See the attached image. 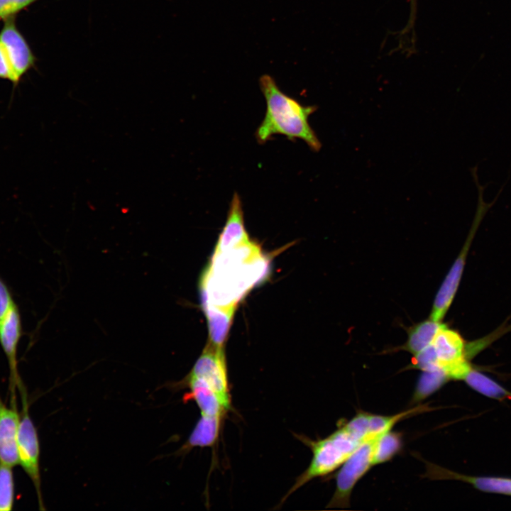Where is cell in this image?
Here are the masks:
<instances>
[{
  "label": "cell",
  "instance_id": "obj_17",
  "mask_svg": "<svg viewBox=\"0 0 511 511\" xmlns=\"http://www.w3.org/2000/svg\"><path fill=\"white\" fill-rule=\"evenodd\" d=\"M208 322L209 340L214 346L223 348L231 324L234 310L212 306L204 307Z\"/></svg>",
  "mask_w": 511,
  "mask_h": 511
},
{
  "label": "cell",
  "instance_id": "obj_23",
  "mask_svg": "<svg viewBox=\"0 0 511 511\" xmlns=\"http://www.w3.org/2000/svg\"><path fill=\"white\" fill-rule=\"evenodd\" d=\"M38 0H0V21H5L26 9Z\"/></svg>",
  "mask_w": 511,
  "mask_h": 511
},
{
  "label": "cell",
  "instance_id": "obj_4",
  "mask_svg": "<svg viewBox=\"0 0 511 511\" xmlns=\"http://www.w3.org/2000/svg\"><path fill=\"white\" fill-rule=\"evenodd\" d=\"M476 187L478 194L475 217L466 243L449 270L434 298L429 317L434 321L441 322L451 306L458 290L466 264V256L475 233L484 216L499 197L498 194L495 199L491 202H485L483 199L485 187L479 183L476 184Z\"/></svg>",
  "mask_w": 511,
  "mask_h": 511
},
{
  "label": "cell",
  "instance_id": "obj_19",
  "mask_svg": "<svg viewBox=\"0 0 511 511\" xmlns=\"http://www.w3.org/2000/svg\"><path fill=\"white\" fill-rule=\"evenodd\" d=\"M451 378L443 369L422 371L417 383L412 402L418 403L437 391Z\"/></svg>",
  "mask_w": 511,
  "mask_h": 511
},
{
  "label": "cell",
  "instance_id": "obj_3",
  "mask_svg": "<svg viewBox=\"0 0 511 511\" xmlns=\"http://www.w3.org/2000/svg\"><path fill=\"white\" fill-rule=\"evenodd\" d=\"M312 452L307 468L295 480L282 502L302 486L317 477L325 476L339 468L362 443L352 436L342 426L328 436L311 441L305 439Z\"/></svg>",
  "mask_w": 511,
  "mask_h": 511
},
{
  "label": "cell",
  "instance_id": "obj_1",
  "mask_svg": "<svg viewBox=\"0 0 511 511\" xmlns=\"http://www.w3.org/2000/svg\"><path fill=\"white\" fill-rule=\"evenodd\" d=\"M251 240L214 252L202 283L204 306L233 309L240 297L263 275L266 263Z\"/></svg>",
  "mask_w": 511,
  "mask_h": 511
},
{
  "label": "cell",
  "instance_id": "obj_15",
  "mask_svg": "<svg viewBox=\"0 0 511 511\" xmlns=\"http://www.w3.org/2000/svg\"><path fill=\"white\" fill-rule=\"evenodd\" d=\"M223 418L201 414L187 441L180 448V454L195 447H209L216 441Z\"/></svg>",
  "mask_w": 511,
  "mask_h": 511
},
{
  "label": "cell",
  "instance_id": "obj_12",
  "mask_svg": "<svg viewBox=\"0 0 511 511\" xmlns=\"http://www.w3.org/2000/svg\"><path fill=\"white\" fill-rule=\"evenodd\" d=\"M425 478L432 480H457L472 485L476 489L485 493L511 496V478L498 476H473L454 472L438 465L424 461Z\"/></svg>",
  "mask_w": 511,
  "mask_h": 511
},
{
  "label": "cell",
  "instance_id": "obj_26",
  "mask_svg": "<svg viewBox=\"0 0 511 511\" xmlns=\"http://www.w3.org/2000/svg\"><path fill=\"white\" fill-rule=\"evenodd\" d=\"M410 1V16L409 21L405 26L407 31L412 32L414 31L416 14H417V0H409Z\"/></svg>",
  "mask_w": 511,
  "mask_h": 511
},
{
  "label": "cell",
  "instance_id": "obj_5",
  "mask_svg": "<svg viewBox=\"0 0 511 511\" xmlns=\"http://www.w3.org/2000/svg\"><path fill=\"white\" fill-rule=\"evenodd\" d=\"M18 390L21 400L20 422L16 436L18 464L33 483L40 509L43 510L45 507L41 492L39 439L29 414L28 394L23 383L18 387Z\"/></svg>",
  "mask_w": 511,
  "mask_h": 511
},
{
  "label": "cell",
  "instance_id": "obj_13",
  "mask_svg": "<svg viewBox=\"0 0 511 511\" xmlns=\"http://www.w3.org/2000/svg\"><path fill=\"white\" fill-rule=\"evenodd\" d=\"M20 422L17 408L8 407L0 396V463L18 464L16 436Z\"/></svg>",
  "mask_w": 511,
  "mask_h": 511
},
{
  "label": "cell",
  "instance_id": "obj_8",
  "mask_svg": "<svg viewBox=\"0 0 511 511\" xmlns=\"http://www.w3.org/2000/svg\"><path fill=\"white\" fill-rule=\"evenodd\" d=\"M0 45L9 60L14 84L35 66L36 58L24 36L16 25L15 17L4 21L0 31Z\"/></svg>",
  "mask_w": 511,
  "mask_h": 511
},
{
  "label": "cell",
  "instance_id": "obj_16",
  "mask_svg": "<svg viewBox=\"0 0 511 511\" xmlns=\"http://www.w3.org/2000/svg\"><path fill=\"white\" fill-rule=\"evenodd\" d=\"M441 325V322L430 318L413 325L409 329L407 341L401 348L413 356L419 353L432 344Z\"/></svg>",
  "mask_w": 511,
  "mask_h": 511
},
{
  "label": "cell",
  "instance_id": "obj_20",
  "mask_svg": "<svg viewBox=\"0 0 511 511\" xmlns=\"http://www.w3.org/2000/svg\"><path fill=\"white\" fill-rule=\"evenodd\" d=\"M402 447V437L392 430L378 436L374 449V466L390 461Z\"/></svg>",
  "mask_w": 511,
  "mask_h": 511
},
{
  "label": "cell",
  "instance_id": "obj_6",
  "mask_svg": "<svg viewBox=\"0 0 511 511\" xmlns=\"http://www.w3.org/2000/svg\"><path fill=\"white\" fill-rule=\"evenodd\" d=\"M379 436L363 441L340 467L336 475V490L328 507L346 508L349 506L354 486L374 466L375 444Z\"/></svg>",
  "mask_w": 511,
  "mask_h": 511
},
{
  "label": "cell",
  "instance_id": "obj_11",
  "mask_svg": "<svg viewBox=\"0 0 511 511\" xmlns=\"http://www.w3.org/2000/svg\"><path fill=\"white\" fill-rule=\"evenodd\" d=\"M167 386L173 390L188 389L187 399H192L197 405L201 414L223 418L230 409L231 402L199 378L187 375L182 380Z\"/></svg>",
  "mask_w": 511,
  "mask_h": 511
},
{
  "label": "cell",
  "instance_id": "obj_18",
  "mask_svg": "<svg viewBox=\"0 0 511 511\" xmlns=\"http://www.w3.org/2000/svg\"><path fill=\"white\" fill-rule=\"evenodd\" d=\"M461 380L473 390L488 397L500 401L511 400L510 391L473 366L463 375Z\"/></svg>",
  "mask_w": 511,
  "mask_h": 511
},
{
  "label": "cell",
  "instance_id": "obj_10",
  "mask_svg": "<svg viewBox=\"0 0 511 511\" xmlns=\"http://www.w3.org/2000/svg\"><path fill=\"white\" fill-rule=\"evenodd\" d=\"M22 336V322L18 306L13 307L0 324V344L9 370L11 406L17 408L16 391L23 383L18 368V346Z\"/></svg>",
  "mask_w": 511,
  "mask_h": 511
},
{
  "label": "cell",
  "instance_id": "obj_25",
  "mask_svg": "<svg viewBox=\"0 0 511 511\" xmlns=\"http://www.w3.org/2000/svg\"><path fill=\"white\" fill-rule=\"evenodd\" d=\"M0 78L9 79L13 82V73L6 55V53L0 45Z\"/></svg>",
  "mask_w": 511,
  "mask_h": 511
},
{
  "label": "cell",
  "instance_id": "obj_14",
  "mask_svg": "<svg viewBox=\"0 0 511 511\" xmlns=\"http://www.w3.org/2000/svg\"><path fill=\"white\" fill-rule=\"evenodd\" d=\"M243 220L242 202L236 192L232 197L226 222L219 236L214 252H221L249 241Z\"/></svg>",
  "mask_w": 511,
  "mask_h": 511
},
{
  "label": "cell",
  "instance_id": "obj_9",
  "mask_svg": "<svg viewBox=\"0 0 511 511\" xmlns=\"http://www.w3.org/2000/svg\"><path fill=\"white\" fill-rule=\"evenodd\" d=\"M188 375L199 378L231 402L228 372L223 348L207 343Z\"/></svg>",
  "mask_w": 511,
  "mask_h": 511
},
{
  "label": "cell",
  "instance_id": "obj_22",
  "mask_svg": "<svg viewBox=\"0 0 511 511\" xmlns=\"http://www.w3.org/2000/svg\"><path fill=\"white\" fill-rule=\"evenodd\" d=\"M370 414L360 411L351 419L341 424L352 436L363 442L368 439Z\"/></svg>",
  "mask_w": 511,
  "mask_h": 511
},
{
  "label": "cell",
  "instance_id": "obj_7",
  "mask_svg": "<svg viewBox=\"0 0 511 511\" xmlns=\"http://www.w3.org/2000/svg\"><path fill=\"white\" fill-rule=\"evenodd\" d=\"M439 369L447 372L451 380H461L472 367L467 344L456 331L442 324L432 344Z\"/></svg>",
  "mask_w": 511,
  "mask_h": 511
},
{
  "label": "cell",
  "instance_id": "obj_24",
  "mask_svg": "<svg viewBox=\"0 0 511 511\" xmlns=\"http://www.w3.org/2000/svg\"><path fill=\"white\" fill-rule=\"evenodd\" d=\"M16 306L7 285L0 277V324L7 314Z\"/></svg>",
  "mask_w": 511,
  "mask_h": 511
},
{
  "label": "cell",
  "instance_id": "obj_21",
  "mask_svg": "<svg viewBox=\"0 0 511 511\" xmlns=\"http://www.w3.org/2000/svg\"><path fill=\"white\" fill-rule=\"evenodd\" d=\"M15 499L13 466L0 463V511H11Z\"/></svg>",
  "mask_w": 511,
  "mask_h": 511
},
{
  "label": "cell",
  "instance_id": "obj_2",
  "mask_svg": "<svg viewBox=\"0 0 511 511\" xmlns=\"http://www.w3.org/2000/svg\"><path fill=\"white\" fill-rule=\"evenodd\" d=\"M259 84L266 103L265 117L256 131L257 141L263 144L276 134L288 139H301L314 152L322 143L310 126L309 116L317 109L316 106H303L283 93L269 75L260 77Z\"/></svg>",
  "mask_w": 511,
  "mask_h": 511
}]
</instances>
